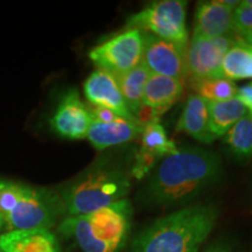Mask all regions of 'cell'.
I'll return each mask as SVG.
<instances>
[{"mask_svg":"<svg viewBox=\"0 0 252 252\" xmlns=\"http://www.w3.org/2000/svg\"><path fill=\"white\" fill-rule=\"evenodd\" d=\"M243 5L247 6H252V0H244V1H241Z\"/></svg>","mask_w":252,"mask_h":252,"instance_id":"obj_28","label":"cell"},{"mask_svg":"<svg viewBox=\"0 0 252 252\" xmlns=\"http://www.w3.org/2000/svg\"><path fill=\"white\" fill-rule=\"evenodd\" d=\"M131 189V171L122 163L104 160L59 191L68 216L88 215L124 200Z\"/></svg>","mask_w":252,"mask_h":252,"instance_id":"obj_4","label":"cell"},{"mask_svg":"<svg viewBox=\"0 0 252 252\" xmlns=\"http://www.w3.org/2000/svg\"><path fill=\"white\" fill-rule=\"evenodd\" d=\"M83 89L87 99L93 106L109 109L119 117L135 121L126 105L118 82L112 74L97 68L84 82Z\"/></svg>","mask_w":252,"mask_h":252,"instance_id":"obj_12","label":"cell"},{"mask_svg":"<svg viewBox=\"0 0 252 252\" xmlns=\"http://www.w3.org/2000/svg\"><path fill=\"white\" fill-rule=\"evenodd\" d=\"M184 91V81L151 74L145 86L143 104L156 109L162 116L181 98Z\"/></svg>","mask_w":252,"mask_h":252,"instance_id":"obj_16","label":"cell"},{"mask_svg":"<svg viewBox=\"0 0 252 252\" xmlns=\"http://www.w3.org/2000/svg\"><path fill=\"white\" fill-rule=\"evenodd\" d=\"M187 48L146 34L143 64L151 74L185 81L187 77Z\"/></svg>","mask_w":252,"mask_h":252,"instance_id":"obj_9","label":"cell"},{"mask_svg":"<svg viewBox=\"0 0 252 252\" xmlns=\"http://www.w3.org/2000/svg\"><path fill=\"white\" fill-rule=\"evenodd\" d=\"M238 37H241V39L243 40L244 42H247L248 45L252 46V30H250L249 32H247V33L242 34V35H239Z\"/></svg>","mask_w":252,"mask_h":252,"instance_id":"obj_27","label":"cell"},{"mask_svg":"<svg viewBox=\"0 0 252 252\" xmlns=\"http://www.w3.org/2000/svg\"><path fill=\"white\" fill-rule=\"evenodd\" d=\"M151 72L141 63L137 68L125 72V74L115 76L118 82L119 89L122 91L126 105L132 115L137 113L144 102V91L146 82L149 80Z\"/></svg>","mask_w":252,"mask_h":252,"instance_id":"obj_19","label":"cell"},{"mask_svg":"<svg viewBox=\"0 0 252 252\" xmlns=\"http://www.w3.org/2000/svg\"><path fill=\"white\" fill-rule=\"evenodd\" d=\"M139 150L161 160L169 154L175 153L178 146L174 140L169 139L165 127L159 122H153L144 125L140 133Z\"/></svg>","mask_w":252,"mask_h":252,"instance_id":"obj_20","label":"cell"},{"mask_svg":"<svg viewBox=\"0 0 252 252\" xmlns=\"http://www.w3.org/2000/svg\"><path fill=\"white\" fill-rule=\"evenodd\" d=\"M126 30L137 28L146 34L171 41L187 48V1L159 0L153 1L132 14L126 20Z\"/></svg>","mask_w":252,"mask_h":252,"instance_id":"obj_6","label":"cell"},{"mask_svg":"<svg viewBox=\"0 0 252 252\" xmlns=\"http://www.w3.org/2000/svg\"><path fill=\"white\" fill-rule=\"evenodd\" d=\"M241 1H201L194 17L191 37H219L235 35L232 15Z\"/></svg>","mask_w":252,"mask_h":252,"instance_id":"obj_11","label":"cell"},{"mask_svg":"<svg viewBox=\"0 0 252 252\" xmlns=\"http://www.w3.org/2000/svg\"><path fill=\"white\" fill-rule=\"evenodd\" d=\"M90 112L93 116V119L94 121H98L102 123H110L116 121V119L121 118L118 115H116L115 112L111 110L105 109V108H98V106H91Z\"/></svg>","mask_w":252,"mask_h":252,"instance_id":"obj_24","label":"cell"},{"mask_svg":"<svg viewBox=\"0 0 252 252\" xmlns=\"http://www.w3.org/2000/svg\"><path fill=\"white\" fill-rule=\"evenodd\" d=\"M176 130L185 132L202 144H210L216 139L209 128L208 102L197 94H190L185 104Z\"/></svg>","mask_w":252,"mask_h":252,"instance_id":"obj_15","label":"cell"},{"mask_svg":"<svg viewBox=\"0 0 252 252\" xmlns=\"http://www.w3.org/2000/svg\"><path fill=\"white\" fill-rule=\"evenodd\" d=\"M132 207L127 198L88 215L68 216L59 231L74 239L82 252H121L131 228Z\"/></svg>","mask_w":252,"mask_h":252,"instance_id":"obj_5","label":"cell"},{"mask_svg":"<svg viewBox=\"0 0 252 252\" xmlns=\"http://www.w3.org/2000/svg\"><path fill=\"white\" fill-rule=\"evenodd\" d=\"M222 162L216 153L186 146L160 160L144 190L156 206H182L220 180Z\"/></svg>","mask_w":252,"mask_h":252,"instance_id":"obj_1","label":"cell"},{"mask_svg":"<svg viewBox=\"0 0 252 252\" xmlns=\"http://www.w3.org/2000/svg\"><path fill=\"white\" fill-rule=\"evenodd\" d=\"M219 217L213 204H194L157 220L140 232L131 252H198Z\"/></svg>","mask_w":252,"mask_h":252,"instance_id":"obj_2","label":"cell"},{"mask_svg":"<svg viewBox=\"0 0 252 252\" xmlns=\"http://www.w3.org/2000/svg\"><path fill=\"white\" fill-rule=\"evenodd\" d=\"M0 231H1V226H0Z\"/></svg>","mask_w":252,"mask_h":252,"instance_id":"obj_29","label":"cell"},{"mask_svg":"<svg viewBox=\"0 0 252 252\" xmlns=\"http://www.w3.org/2000/svg\"><path fill=\"white\" fill-rule=\"evenodd\" d=\"M209 128L214 137H224L230 128L248 113V110L236 98L224 102H208Z\"/></svg>","mask_w":252,"mask_h":252,"instance_id":"obj_17","label":"cell"},{"mask_svg":"<svg viewBox=\"0 0 252 252\" xmlns=\"http://www.w3.org/2000/svg\"><path fill=\"white\" fill-rule=\"evenodd\" d=\"M145 42L146 33L128 28L91 49L89 59L98 69L119 76L143 63Z\"/></svg>","mask_w":252,"mask_h":252,"instance_id":"obj_7","label":"cell"},{"mask_svg":"<svg viewBox=\"0 0 252 252\" xmlns=\"http://www.w3.org/2000/svg\"><path fill=\"white\" fill-rule=\"evenodd\" d=\"M236 98L243 104L247 108L248 112L252 116V81L250 83H247L245 86L238 88Z\"/></svg>","mask_w":252,"mask_h":252,"instance_id":"obj_25","label":"cell"},{"mask_svg":"<svg viewBox=\"0 0 252 252\" xmlns=\"http://www.w3.org/2000/svg\"><path fill=\"white\" fill-rule=\"evenodd\" d=\"M232 23H234L235 35L237 36L252 30V6H247L239 2L234 11Z\"/></svg>","mask_w":252,"mask_h":252,"instance_id":"obj_23","label":"cell"},{"mask_svg":"<svg viewBox=\"0 0 252 252\" xmlns=\"http://www.w3.org/2000/svg\"><path fill=\"white\" fill-rule=\"evenodd\" d=\"M204 252H239V251L234 243L226 241V239H220V241H217L212 245H209V248H208Z\"/></svg>","mask_w":252,"mask_h":252,"instance_id":"obj_26","label":"cell"},{"mask_svg":"<svg viewBox=\"0 0 252 252\" xmlns=\"http://www.w3.org/2000/svg\"><path fill=\"white\" fill-rule=\"evenodd\" d=\"M222 76L226 80H252V46L236 35L222 62Z\"/></svg>","mask_w":252,"mask_h":252,"instance_id":"obj_18","label":"cell"},{"mask_svg":"<svg viewBox=\"0 0 252 252\" xmlns=\"http://www.w3.org/2000/svg\"><path fill=\"white\" fill-rule=\"evenodd\" d=\"M91 122L90 109L82 102L77 90L71 89L63 94L59 102L50 119V125L60 137L78 140L87 138Z\"/></svg>","mask_w":252,"mask_h":252,"instance_id":"obj_10","label":"cell"},{"mask_svg":"<svg viewBox=\"0 0 252 252\" xmlns=\"http://www.w3.org/2000/svg\"><path fill=\"white\" fill-rule=\"evenodd\" d=\"M230 152L239 160L252 158V116L247 113L223 137Z\"/></svg>","mask_w":252,"mask_h":252,"instance_id":"obj_22","label":"cell"},{"mask_svg":"<svg viewBox=\"0 0 252 252\" xmlns=\"http://www.w3.org/2000/svg\"><path fill=\"white\" fill-rule=\"evenodd\" d=\"M235 41L236 35L191 37L186 50L187 76L190 78L223 77V59Z\"/></svg>","mask_w":252,"mask_h":252,"instance_id":"obj_8","label":"cell"},{"mask_svg":"<svg viewBox=\"0 0 252 252\" xmlns=\"http://www.w3.org/2000/svg\"><path fill=\"white\" fill-rule=\"evenodd\" d=\"M143 125L137 121L118 118L110 123H102L93 119L87 138L98 151L131 143L140 137Z\"/></svg>","mask_w":252,"mask_h":252,"instance_id":"obj_13","label":"cell"},{"mask_svg":"<svg viewBox=\"0 0 252 252\" xmlns=\"http://www.w3.org/2000/svg\"><path fill=\"white\" fill-rule=\"evenodd\" d=\"M190 87L195 94L207 102H224L237 96L238 88L224 77L190 78Z\"/></svg>","mask_w":252,"mask_h":252,"instance_id":"obj_21","label":"cell"},{"mask_svg":"<svg viewBox=\"0 0 252 252\" xmlns=\"http://www.w3.org/2000/svg\"><path fill=\"white\" fill-rule=\"evenodd\" d=\"M64 214L59 191L0 179V226L4 232L49 230Z\"/></svg>","mask_w":252,"mask_h":252,"instance_id":"obj_3","label":"cell"},{"mask_svg":"<svg viewBox=\"0 0 252 252\" xmlns=\"http://www.w3.org/2000/svg\"><path fill=\"white\" fill-rule=\"evenodd\" d=\"M0 252H60L49 230H19L0 235Z\"/></svg>","mask_w":252,"mask_h":252,"instance_id":"obj_14","label":"cell"}]
</instances>
